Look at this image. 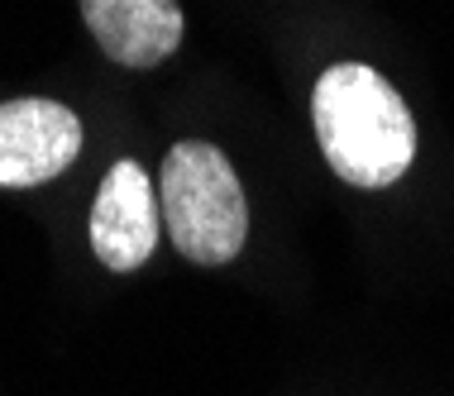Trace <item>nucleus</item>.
<instances>
[{
    "label": "nucleus",
    "instance_id": "20e7f679",
    "mask_svg": "<svg viewBox=\"0 0 454 396\" xmlns=\"http://www.w3.org/2000/svg\"><path fill=\"white\" fill-rule=\"evenodd\" d=\"M158 225H163V206L158 191L134 158H120L101 177L91 206V249L110 272H134L144 268L158 249Z\"/></svg>",
    "mask_w": 454,
    "mask_h": 396
},
{
    "label": "nucleus",
    "instance_id": "f257e3e1",
    "mask_svg": "<svg viewBox=\"0 0 454 396\" xmlns=\"http://www.w3.org/2000/svg\"><path fill=\"white\" fill-rule=\"evenodd\" d=\"M316 144L340 182L383 191L416 163V120L378 67L335 63L311 91Z\"/></svg>",
    "mask_w": 454,
    "mask_h": 396
},
{
    "label": "nucleus",
    "instance_id": "7ed1b4c3",
    "mask_svg": "<svg viewBox=\"0 0 454 396\" xmlns=\"http://www.w3.org/2000/svg\"><path fill=\"white\" fill-rule=\"evenodd\" d=\"M82 153V120L63 101L15 96L0 101V187H43Z\"/></svg>",
    "mask_w": 454,
    "mask_h": 396
},
{
    "label": "nucleus",
    "instance_id": "39448f33",
    "mask_svg": "<svg viewBox=\"0 0 454 396\" xmlns=\"http://www.w3.org/2000/svg\"><path fill=\"white\" fill-rule=\"evenodd\" d=\"M82 19L101 53L120 67H158L187 34L177 0H82Z\"/></svg>",
    "mask_w": 454,
    "mask_h": 396
},
{
    "label": "nucleus",
    "instance_id": "f03ea898",
    "mask_svg": "<svg viewBox=\"0 0 454 396\" xmlns=\"http://www.w3.org/2000/svg\"><path fill=\"white\" fill-rule=\"evenodd\" d=\"M158 206L187 263L220 268L249 239V201L230 158L206 139H182L158 167Z\"/></svg>",
    "mask_w": 454,
    "mask_h": 396
}]
</instances>
